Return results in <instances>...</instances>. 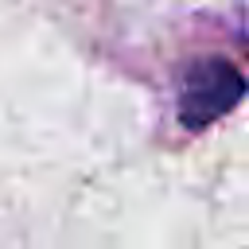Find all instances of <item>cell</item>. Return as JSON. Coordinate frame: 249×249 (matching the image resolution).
<instances>
[{"instance_id":"6da1fadb","label":"cell","mask_w":249,"mask_h":249,"mask_svg":"<svg viewBox=\"0 0 249 249\" xmlns=\"http://www.w3.org/2000/svg\"><path fill=\"white\" fill-rule=\"evenodd\" d=\"M245 93V78L226 58H202L183 74L179 86V121L187 128H206L230 113Z\"/></svg>"}]
</instances>
